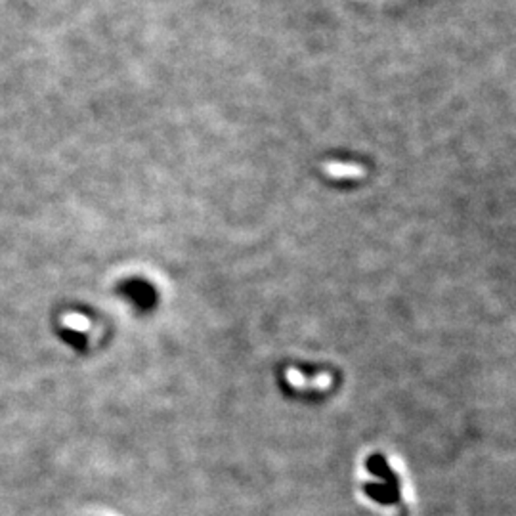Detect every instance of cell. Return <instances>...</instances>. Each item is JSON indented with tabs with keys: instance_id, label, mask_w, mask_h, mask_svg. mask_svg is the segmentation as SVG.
<instances>
[{
	"instance_id": "obj_1",
	"label": "cell",
	"mask_w": 516,
	"mask_h": 516,
	"mask_svg": "<svg viewBox=\"0 0 516 516\" xmlns=\"http://www.w3.org/2000/svg\"><path fill=\"white\" fill-rule=\"evenodd\" d=\"M121 295L132 302L140 312H151L157 304V293L155 289L144 280H127L125 283L119 285Z\"/></svg>"
},
{
	"instance_id": "obj_2",
	"label": "cell",
	"mask_w": 516,
	"mask_h": 516,
	"mask_svg": "<svg viewBox=\"0 0 516 516\" xmlns=\"http://www.w3.org/2000/svg\"><path fill=\"white\" fill-rule=\"evenodd\" d=\"M60 335L64 339L65 343L71 344L75 350H82L86 348V335L84 333H77L73 329H65V331H60Z\"/></svg>"
}]
</instances>
